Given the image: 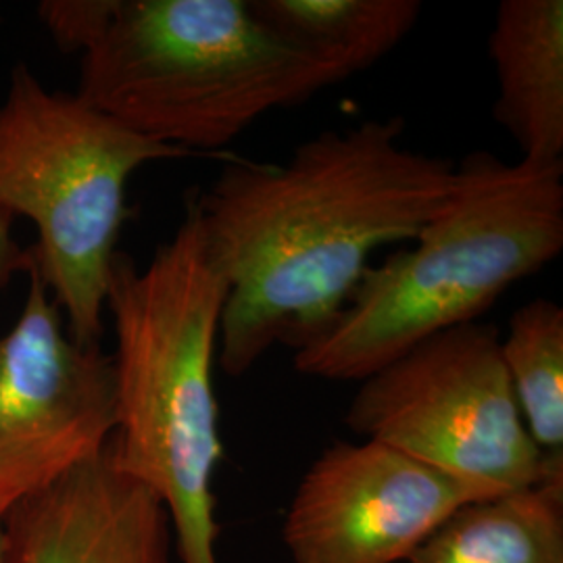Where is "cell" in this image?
<instances>
[{"label": "cell", "mask_w": 563, "mask_h": 563, "mask_svg": "<svg viewBox=\"0 0 563 563\" xmlns=\"http://www.w3.org/2000/svg\"><path fill=\"white\" fill-rule=\"evenodd\" d=\"M341 76L255 18L246 0H113L81 53L78 97L146 139L223 148Z\"/></svg>", "instance_id": "4"}, {"label": "cell", "mask_w": 563, "mask_h": 563, "mask_svg": "<svg viewBox=\"0 0 563 563\" xmlns=\"http://www.w3.org/2000/svg\"><path fill=\"white\" fill-rule=\"evenodd\" d=\"M0 563H4V526L0 522Z\"/></svg>", "instance_id": "16"}, {"label": "cell", "mask_w": 563, "mask_h": 563, "mask_svg": "<svg viewBox=\"0 0 563 563\" xmlns=\"http://www.w3.org/2000/svg\"><path fill=\"white\" fill-rule=\"evenodd\" d=\"M401 118L302 141L284 163L228 155L197 192L202 230L228 280L218 360L242 378L278 344L318 339L372 255L413 242L455 188L457 163L402 144Z\"/></svg>", "instance_id": "1"}, {"label": "cell", "mask_w": 563, "mask_h": 563, "mask_svg": "<svg viewBox=\"0 0 563 563\" xmlns=\"http://www.w3.org/2000/svg\"><path fill=\"white\" fill-rule=\"evenodd\" d=\"M13 216L0 207V290L32 265V249H21L13 236Z\"/></svg>", "instance_id": "15"}, {"label": "cell", "mask_w": 563, "mask_h": 563, "mask_svg": "<svg viewBox=\"0 0 563 563\" xmlns=\"http://www.w3.org/2000/svg\"><path fill=\"white\" fill-rule=\"evenodd\" d=\"M195 153L146 139L15 65L0 101V207L38 230L34 262L71 339L101 346L104 305L142 165Z\"/></svg>", "instance_id": "5"}, {"label": "cell", "mask_w": 563, "mask_h": 563, "mask_svg": "<svg viewBox=\"0 0 563 563\" xmlns=\"http://www.w3.org/2000/svg\"><path fill=\"white\" fill-rule=\"evenodd\" d=\"M501 355L547 483H563V309L549 299L522 305L501 336Z\"/></svg>", "instance_id": "13"}, {"label": "cell", "mask_w": 563, "mask_h": 563, "mask_svg": "<svg viewBox=\"0 0 563 563\" xmlns=\"http://www.w3.org/2000/svg\"><path fill=\"white\" fill-rule=\"evenodd\" d=\"M249 7L341 80L395 51L422 15L420 0H249Z\"/></svg>", "instance_id": "12"}, {"label": "cell", "mask_w": 563, "mask_h": 563, "mask_svg": "<svg viewBox=\"0 0 563 563\" xmlns=\"http://www.w3.org/2000/svg\"><path fill=\"white\" fill-rule=\"evenodd\" d=\"M405 563H563V483L463 505Z\"/></svg>", "instance_id": "11"}, {"label": "cell", "mask_w": 563, "mask_h": 563, "mask_svg": "<svg viewBox=\"0 0 563 563\" xmlns=\"http://www.w3.org/2000/svg\"><path fill=\"white\" fill-rule=\"evenodd\" d=\"M488 53L497 71L493 118L522 162H563L562 0H504Z\"/></svg>", "instance_id": "10"}, {"label": "cell", "mask_w": 563, "mask_h": 563, "mask_svg": "<svg viewBox=\"0 0 563 563\" xmlns=\"http://www.w3.org/2000/svg\"><path fill=\"white\" fill-rule=\"evenodd\" d=\"M20 320L0 336V522L99 457L118 423L113 357L67 332L34 262Z\"/></svg>", "instance_id": "7"}, {"label": "cell", "mask_w": 563, "mask_h": 563, "mask_svg": "<svg viewBox=\"0 0 563 563\" xmlns=\"http://www.w3.org/2000/svg\"><path fill=\"white\" fill-rule=\"evenodd\" d=\"M225 301L228 280L195 190L178 230L146 267L118 253L107 290L118 395L109 455L162 501L180 563H220L213 478L223 443L213 365Z\"/></svg>", "instance_id": "2"}, {"label": "cell", "mask_w": 563, "mask_h": 563, "mask_svg": "<svg viewBox=\"0 0 563 563\" xmlns=\"http://www.w3.org/2000/svg\"><path fill=\"white\" fill-rule=\"evenodd\" d=\"M4 563H174L162 501L121 474L109 444L4 522Z\"/></svg>", "instance_id": "9"}, {"label": "cell", "mask_w": 563, "mask_h": 563, "mask_svg": "<svg viewBox=\"0 0 563 563\" xmlns=\"http://www.w3.org/2000/svg\"><path fill=\"white\" fill-rule=\"evenodd\" d=\"M481 499L490 497L388 444L336 441L302 474L282 539L292 563H405Z\"/></svg>", "instance_id": "8"}, {"label": "cell", "mask_w": 563, "mask_h": 563, "mask_svg": "<svg viewBox=\"0 0 563 563\" xmlns=\"http://www.w3.org/2000/svg\"><path fill=\"white\" fill-rule=\"evenodd\" d=\"M344 422L488 497L547 483L493 323H462L418 342L363 380Z\"/></svg>", "instance_id": "6"}, {"label": "cell", "mask_w": 563, "mask_h": 563, "mask_svg": "<svg viewBox=\"0 0 563 563\" xmlns=\"http://www.w3.org/2000/svg\"><path fill=\"white\" fill-rule=\"evenodd\" d=\"M416 246L369 265L341 313L295 351L311 378L363 383L449 328L478 322L507 288L563 249V162L465 155L455 188Z\"/></svg>", "instance_id": "3"}, {"label": "cell", "mask_w": 563, "mask_h": 563, "mask_svg": "<svg viewBox=\"0 0 563 563\" xmlns=\"http://www.w3.org/2000/svg\"><path fill=\"white\" fill-rule=\"evenodd\" d=\"M111 7L113 0H46L38 4V18L60 51L84 53L99 36Z\"/></svg>", "instance_id": "14"}]
</instances>
